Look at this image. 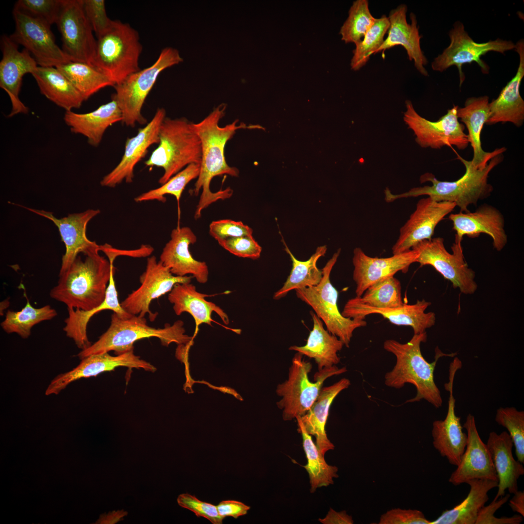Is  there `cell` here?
Returning <instances> with one entry per match:
<instances>
[{
    "mask_svg": "<svg viewBox=\"0 0 524 524\" xmlns=\"http://www.w3.org/2000/svg\"><path fill=\"white\" fill-rule=\"evenodd\" d=\"M219 514L223 519L232 517L235 519L246 515L250 507L244 503L236 500H223L216 506Z\"/></svg>",
    "mask_w": 524,
    "mask_h": 524,
    "instance_id": "cell-55",
    "label": "cell"
},
{
    "mask_svg": "<svg viewBox=\"0 0 524 524\" xmlns=\"http://www.w3.org/2000/svg\"><path fill=\"white\" fill-rule=\"evenodd\" d=\"M81 360L74 368L55 377L48 386L45 395H57L76 380L96 377L103 372L113 371L118 367L143 369L151 372L157 370L154 365L135 355L133 350L115 356L110 355L108 352L94 354Z\"/></svg>",
    "mask_w": 524,
    "mask_h": 524,
    "instance_id": "cell-18",
    "label": "cell"
},
{
    "mask_svg": "<svg viewBox=\"0 0 524 524\" xmlns=\"http://www.w3.org/2000/svg\"><path fill=\"white\" fill-rule=\"evenodd\" d=\"M458 158L464 165L465 172L457 180H439L432 174L426 173L421 176L420 182L430 181L432 183L431 185L414 187L398 194H393L387 188L384 191L386 201L391 202L400 198L425 195L437 201L453 202L459 208L460 212H469L468 207L470 205H476L479 200L487 198L491 195L493 187L488 182L489 175L502 162L504 157L503 154L496 155L482 170L476 169L471 161L466 160L459 155Z\"/></svg>",
    "mask_w": 524,
    "mask_h": 524,
    "instance_id": "cell-4",
    "label": "cell"
},
{
    "mask_svg": "<svg viewBox=\"0 0 524 524\" xmlns=\"http://www.w3.org/2000/svg\"><path fill=\"white\" fill-rule=\"evenodd\" d=\"M177 501L180 506L192 511L197 517L205 518L213 524H222L224 519L219 514L216 506L187 493L180 494Z\"/></svg>",
    "mask_w": 524,
    "mask_h": 524,
    "instance_id": "cell-50",
    "label": "cell"
},
{
    "mask_svg": "<svg viewBox=\"0 0 524 524\" xmlns=\"http://www.w3.org/2000/svg\"><path fill=\"white\" fill-rule=\"evenodd\" d=\"M510 497L507 494L499 498L487 506H484L480 510L475 524H519L523 521V517L520 514L510 517H496L495 512L505 504Z\"/></svg>",
    "mask_w": 524,
    "mask_h": 524,
    "instance_id": "cell-53",
    "label": "cell"
},
{
    "mask_svg": "<svg viewBox=\"0 0 524 524\" xmlns=\"http://www.w3.org/2000/svg\"><path fill=\"white\" fill-rule=\"evenodd\" d=\"M0 46L2 57L0 62V87L7 93L12 105L8 116L27 114L29 109L19 97L22 78L27 73L32 74L38 65L30 53L25 49L20 51L18 45L9 36H2Z\"/></svg>",
    "mask_w": 524,
    "mask_h": 524,
    "instance_id": "cell-21",
    "label": "cell"
},
{
    "mask_svg": "<svg viewBox=\"0 0 524 524\" xmlns=\"http://www.w3.org/2000/svg\"><path fill=\"white\" fill-rule=\"evenodd\" d=\"M183 322L176 321L172 325L166 324L164 328L148 326L144 317L132 315L123 318L114 312L110 327L98 340L77 355L80 360L91 355L115 352L116 355L133 350L138 340L150 337L158 338L162 344L167 346L172 343L187 344L191 337L184 334Z\"/></svg>",
    "mask_w": 524,
    "mask_h": 524,
    "instance_id": "cell-5",
    "label": "cell"
},
{
    "mask_svg": "<svg viewBox=\"0 0 524 524\" xmlns=\"http://www.w3.org/2000/svg\"><path fill=\"white\" fill-rule=\"evenodd\" d=\"M226 106L225 103L220 104L200 122L192 124L201 142L202 154L200 172L192 190V194L195 196L202 191L195 213L196 220L201 217L202 211L211 204L220 199L229 198L233 194V190L230 187L216 192H213L210 189L211 180L215 176L228 175L237 177L239 176V170L229 165L226 160L225 148L228 141L233 137L238 130L263 129L260 125L246 126L244 123L238 125L237 119L224 127L219 126L220 120L225 116Z\"/></svg>",
    "mask_w": 524,
    "mask_h": 524,
    "instance_id": "cell-1",
    "label": "cell"
},
{
    "mask_svg": "<svg viewBox=\"0 0 524 524\" xmlns=\"http://www.w3.org/2000/svg\"><path fill=\"white\" fill-rule=\"evenodd\" d=\"M450 44L443 51L435 57L431 63L432 69L442 72L451 66L458 69L459 87L465 79L462 70V66L476 62L483 74L489 73L490 67L481 57L490 51L504 54L515 49V44L511 40L497 38L484 43L475 42L466 31L464 24L456 21L448 32Z\"/></svg>",
    "mask_w": 524,
    "mask_h": 524,
    "instance_id": "cell-11",
    "label": "cell"
},
{
    "mask_svg": "<svg viewBox=\"0 0 524 524\" xmlns=\"http://www.w3.org/2000/svg\"><path fill=\"white\" fill-rule=\"evenodd\" d=\"M62 2V0H18L14 8L51 25L56 23Z\"/></svg>",
    "mask_w": 524,
    "mask_h": 524,
    "instance_id": "cell-48",
    "label": "cell"
},
{
    "mask_svg": "<svg viewBox=\"0 0 524 524\" xmlns=\"http://www.w3.org/2000/svg\"><path fill=\"white\" fill-rule=\"evenodd\" d=\"M21 206L50 220L57 227L66 247L59 275L68 268L79 253H82L86 256L98 253L101 250V245L89 240L86 233L88 222L100 213L98 209H88L82 213L69 214L59 219L50 212Z\"/></svg>",
    "mask_w": 524,
    "mask_h": 524,
    "instance_id": "cell-17",
    "label": "cell"
},
{
    "mask_svg": "<svg viewBox=\"0 0 524 524\" xmlns=\"http://www.w3.org/2000/svg\"><path fill=\"white\" fill-rule=\"evenodd\" d=\"M486 445L498 478L495 501L505 494L506 490L512 494L518 491V480L524 475V467L513 457V443L508 432H490Z\"/></svg>",
    "mask_w": 524,
    "mask_h": 524,
    "instance_id": "cell-30",
    "label": "cell"
},
{
    "mask_svg": "<svg viewBox=\"0 0 524 524\" xmlns=\"http://www.w3.org/2000/svg\"><path fill=\"white\" fill-rule=\"evenodd\" d=\"M303 356L299 352L294 355L288 379L277 388V393L281 397L277 405L282 410V418L285 421L304 415L316 400L324 381L347 371L345 367L339 368L336 365L324 368L315 373L314 382H312L309 378L312 364L306 361Z\"/></svg>",
    "mask_w": 524,
    "mask_h": 524,
    "instance_id": "cell-8",
    "label": "cell"
},
{
    "mask_svg": "<svg viewBox=\"0 0 524 524\" xmlns=\"http://www.w3.org/2000/svg\"><path fill=\"white\" fill-rule=\"evenodd\" d=\"M462 364L454 359L449 367V382L444 385L449 393L447 412L443 420H436L433 423L432 436L435 449L449 463L457 466L460 462L467 444V434L463 431L460 417L455 412L456 400L453 395V383L455 376Z\"/></svg>",
    "mask_w": 524,
    "mask_h": 524,
    "instance_id": "cell-20",
    "label": "cell"
},
{
    "mask_svg": "<svg viewBox=\"0 0 524 524\" xmlns=\"http://www.w3.org/2000/svg\"><path fill=\"white\" fill-rule=\"evenodd\" d=\"M463 427L467 431L466 446L459 463L448 479L449 482L458 486L473 479L498 482L489 450L478 434L473 415H467Z\"/></svg>",
    "mask_w": 524,
    "mask_h": 524,
    "instance_id": "cell-24",
    "label": "cell"
},
{
    "mask_svg": "<svg viewBox=\"0 0 524 524\" xmlns=\"http://www.w3.org/2000/svg\"><path fill=\"white\" fill-rule=\"evenodd\" d=\"M282 242L285 246V250L289 255L292 261V268L282 287L274 293L273 299L275 300L285 297L293 290L318 284L322 278V272L317 267V262L320 257L325 256L327 250L326 245L318 246L308 260L300 261L294 256L284 240H282Z\"/></svg>",
    "mask_w": 524,
    "mask_h": 524,
    "instance_id": "cell-39",
    "label": "cell"
},
{
    "mask_svg": "<svg viewBox=\"0 0 524 524\" xmlns=\"http://www.w3.org/2000/svg\"><path fill=\"white\" fill-rule=\"evenodd\" d=\"M26 296V305L19 311L9 310L0 326L7 333H15L23 339L28 338L31 329L35 325L44 321L52 319L57 315L56 311L50 305L39 308L33 307Z\"/></svg>",
    "mask_w": 524,
    "mask_h": 524,
    "instance_id": "cell-42",
    "label": "cell"
},
{
    "mask_svg": "<svg viewBox=\"0 0 524 524\" xmlns=\"http://www.w3.org/2000/svg\"><path fill=\"white\" fill-rule=\"evenodd\" d=\"M13 15L15 30L9 37L30 53L38 66L57 67L70 61L55 43L51 25L16 8Z\"/></svg>",
    "mask_w": 524,
    "mask_h": 524,
    "instance_id": "cell-15",
    "label": "cell"
},
{
    "mask_svg": "<svg viewBox=\"0 0 524 524\" xmlns=\"http://www.w3.org/2000/svg\"><path fill=\"white\" fill-rule=\"evenodd\" d=\"M376 18L372 15L367 0H357L353 2L348 13V16L341 27L339 33L345 43L356 45L370 29Z\"/></svg>",
    "mask_w": 524,
    "mask_h": 524,
    "instance_id": "cell-44",
    "label": "cell"
},
{
    "mask_svg": "<svg viewBox=\"0 0 524 524\" xmlns=\"http://www.w3.org/2000/svg\"><path fill=\"white\" fill-rule=\"evenodd\" d=\"M341 252L339 248L321 270L322 278L316 286L296 290L297 297L310 306L324 322L327 329L348 347L354 330L367 325L364 319L346 318L338 309V292L332 284L330 275Z\"/></svg>",
    "mask_w": 524,
    "mask_h": 524,
    "instance_id": "cell-9",
    "label": "cell"
},
{
    "mask_svg": "<svg viewBox=\"0 0 524 524\" xmlns=\"http://www.w3.org/2000/svg\"><path fill=\"white\" fill-rule=\"evenodd\" d=\"M31 74L41 93L66 111L80 108L84 101L70 82L56 67L38 66Z\"/></svg>",
    "mask_w": 524,
    "mask_h": 524,
    "instance_id": "cell-37",
    "label": "cell"
},
{
    "mask_svg": "<svg viewBox=\"0 0 524 524\" xmlns=\"http://www.w3.org/2000/svg\"><path fill=\"white\" fill-rule=\"evenodd\" d=\"M56 24L62 36V49L70 61L94 66L97 40L82 0H62Z\"/></svg>",
    "mask_w": 524,
    "mask_h": 524,
    "instance_id": "cell-14",
    "label": "cell"
},
{
    "mask_svg": "<svg viewBox=\"0 0 524 524\" xmlns=\"http://www.w3.org/2000/svg\"><path fill=\"white\" fill-rule=\"evenodd\" d=\"M115 267L112 269L111 277L103 302L98 307L88 311L67 308L68 317L65 320L64 331L68 338L72 339L76 346L83 350L91 344L87 334L88 323L95 314L103 310H111L123 318L131 317L121 307L114 278Z\"/></svg>",
    "mask_w": 524,
    "mask_h": 524,
    "instance_id": "cell-34",
    "label": "cell"
},
{
    "mask_svg": "<svg viewBox=\"0 0 524 524\" xmlns=\"http://www.w3.org/2000/svg\"><path fill=\"white\" fill-rule=\"evenodd\" d=\"M310 314L313 328L310 332L306 344L303 346L292 345L289 350L295 351L313 359L319 371L340 362V358L338 352L341 350L344 344L337 336L325 329L323 322L313 311H311Z\"/></svg>",
    "mask_w": 524,
    "mask_h": 524,
    "instance_id": "cell-36",
    "label": "cell"
},
{
    "mask_svg": "<svg viewBox=\"0 0 524 524\" xmlns=\"http://www.w3.org/2000/svg\"><path fill=\"white\" fill-rule=\"evenodd\" d=\"M192 124L185 118L166 117L162 123L159 145L145 162L146 166L163 168L158 181L161 185L188 165L200 164L201 142Z\"/></svg>",
    "mask_w": 524,
    "mask_h": 524,
    "instance_id": "cell-6",
    "label": "cell"
},
{
    "mask_svg": "<svg viewBox=\"0 0 524 524\" xmlns=\"http://www.w3.org/2000/svg\"><path fill=\"white\" fill-rule=\"evenodd\" d=\"M182 61L177 49L165 48L151 66L131 74L114 86L115 93L112 97L117 101L121 109L122 123L131 127L137 123H147V119L142 115V109L159 74L165 69Z\"/></svg>",
    "mask_w": 524,
    "mask_h": 524,
    "instance_id": "cell-10",
    "label": "cell"
},
{
    "mask_svg": "<svg viewBox=\"0 0 524 524\" xmlns=\"http://www.w3.org/2000/svg\"><path fill=\"white\" fill-rule=\"evenodd\" d=\"M430 305V302L422 299L414 304H404L396 308H376L360 302L355 297L347 301L342 314L346 318L364 319L368 315L378 314L394 325L410 327L414 334H419L435 324V314L425 312Z\"/></svg>",
    "mask_w": 524,
    "mask_h": 524,
    "instance_id": "cell-25",
    "label": "cell"
},
{
    "mask_svg": "<svg viewBox=\"0 0 524 524\" xmlns=\"http://www.w3.org/2000/svg\"><path fill=\"white\" fill-rule=\"evenodd\" d=\"M217 242L225 249L239 257L257 260L260 257L262 250L253 236L229 238Z\"/></svg>",
    "mask_w": 524,
    "mask_h": 524,
    "instance_id": "cell-49",
    "label": "cell"
},
{
    "mask_svg": "<svg viewBox=\"0 0 524 524\" xmlns=\"http://www.w3.org/2000/svg\"><path fill=\"white\" fill-rule=\"evenodd\" d=\"M456 207L453 202L437 201L429 196L420 199L414 211L400 228L398 238L392 247L393 255L404 252L419 242L431 239L437 225Z\"/></svg>",
    "mask_w": 524,
    "mask_h": 524,
    "instance_id": "cell-19",
    "label": "cell"
},
{
    "mask_svg": "<svg viewBox=\"0 0 524 524\" xmlns=\"http://www.w3.org/2000/svg\"><path fill=\"white\" fill-rule=\"evenodd\" d=\"M193 277L176 276L155 256H151L147 258L145 271L140 277L141 285L120 303L121 306L132 315L144 317L148 314L149 320L153 321L158 313L151 311V301L170 292L178 283H190Z\"/></svg>",
    "mask_w": 524,
    "mask_h": 524,
    "instance_id": "cell-16",
    "label": "cell"
},
{
    "mask_svg": "<svg viewBox=\"0 0 524 524\" xmlns=\"http://www.w3.org/2000/svg\"><path fill=\"white\" fill-rule=\"evenodd\" d=\"M361 303L376 308H393L403 306L401 285L393 276L387 278L369 287L360 297Z\"/></svg>",
    "mask_w": 524,
    "mask_h": 524,
    "instance_id": "cell-43",
    "label": "cell"
},
{
    "mask_svg": "<svg viewBox=\"0 0 524 524\" xmlns=\"http://www.w3.org/2000/svg\"><path fill=\"white\" fill-rule=\"evenodd\" d=\"M64 120L71 132L85 136L93 147L100 143L106 130L122 120L121 109L115 98L89 113L80 114L66 111Z\"/></svg>",
    "mask_w": 524,
    "mask_h": 524,
    "instance_id": "cell-32",
    "label": "cell"
},
{
    "mask_svg": "<svg viewBox=\"0 0 524 524\" xmlns=\"http://www.w3.org/2000/svg\"><path fill=\"white\" fill-rule=\"evenodd\" d=\"M407 12V6L405 4H401L390 11L388 36L374 54L381 52L384 58L386 50L401 45L406 50L409 60L413 61L418 72L424 76H428V72L425 68L427 60L421 48L422 37L419 34L416 17L414 13H411V23L409 24L406 18Z\"/></svg>",
    "mask_w": 524,
    "mask_h": 524,
    "instance_id": "cell-28",
    "label": "cell"
},
{
    "mask_svg": "<svg viewBox=\"0 0 524 524\" xmlns=\"http://www.w3.org/2000/svg\"><path fill=\"white\" fill-rule=\"evenodd\" d=\"M519 57V65L515 76L502 88L498 96L489 103V115L486 124L510 122L517 127L524 122V100L520 87L524 77V41L521 39L515 44L514 49Z\"/></svg>",
    "mask_w": 524,
    "mask_h": 524,
    "instance_id": "cell-29",
    "label": "cell"
},
{
    "mask_svg": "<svg viewBox=\"0 0 524 524\" xmlns=\"http://www.w3.org/2000/svg\"><path fill=\"white\" fill-rule=\"evenodd\" d=\"M350 385V380L343 378L330 386L323 387L309 411L300 417L307 432L315 437V444L324 456L327 451L334 449L325 430L330 407L336 397Z\"/></svg>",
    "mask_w": 524,
    "mask_h": 524,
    "instance_id": "cell-33",
    "label": "cell"
},
{
    "mask_svg": "<svg viewBox=\"0 0 524 524\" xmlns=\"http://www.w3.org/2000/svg\"><path fill=\"white\" fill-rule=\"evenodd\" d=\"M85 15L97 37L105 32L113 20L106 14L104 0H82Z\"/></svg>",
    "mask_w": 524,
    "mask_h": 524,
    "instance_id": "cell-52",
    "label": "cell"
},
{
    "mask_svg": "<svg viewBox=\"0 0 524 524\" xmlns=\"http://www.w3.org/2000/svg\"><path fill=\"white\" fill-rule=\"evenodd\" d=\"M418 256L417 251L411 249L390 257H371L360 248H355L352 262L356 296H361L371 285L393 276L398 272H407L410 265L416 262Z\"/></svg>",
    "mask_w": 524,
    "mask_h": 524,
    "instance_id": "cell-23",
    "label": "cell"
},
{
    "mask_svg": "<svg viewBox=\"0 0 524 524\" xmlns=\"http://www.w3.org/2000/svg\"><path fill=\"white\" fill-rule=\"evenodd\" d=\"M380 524H430L424 514L418 510L393 509L381 517Z\"/></svg>",
    "mask_w": 524,
    "mask_h": 524,
    "instance_id": "cell-54",
    "label": "cell"
},
{
    "mask_svg": "<svg viewBox=\"0 0 524 524\" xmlns=\"http://www.w3.org/2000/svg\"><path fill=\"white\" fill-rule=\"evenodd\" d=\"M412 249L418 253L416 262L421 266H432L449 280L454 288H458L463 294L472 295L476 292L477 284L475 280V272L465 260L461 241L455 240L451 246L452 253L447 251L444 239L441 237L425 240Z\"/></svg>",
    "mask_w": 524,
    "mask_h": 524,
    "instance_id": "cell-12",
    "label": "cell"
},
{
    "mask_svg": "<svg viewBox=\"0 0 524 524\" xmlns=\"http://www.w3.org/2000/svg\"><path fill=\"white\" fill-rule=\"evenodd\" d=\"M200 168L199 164L193 163L188 165L160 187L141 194L134 198V201L141 202L155 200L164 202L166 201L164 196L171 195L174 196L179 202L186 186L198 177Z\"/></svg>",
    "mask_w": 524,
    "mask_h": 524,
    "instance_id": "cell-45",
    "label": "cell"
},
{
    "mask_svg": "<svg viewBox=\"0 0 524 524\" xmlns=\"http://www.w3.org/2000/svg\"><path fill=\"white\" fill-rule=\"evenodd\" d=\"M253 230L241 221L222 219L213 221L209 226V234L217 242L229 238L252 236Z\"/></svg>",
    "mask_w": 524,
    "mask_h": 524,
    "instance_id": "cell-51",
    "label": "cell"
},
{
    "mask_svg": "<svg viewBox=\"0 0 524 524\" xmlns=\"http://www.w3.org/2000/svg\"><path fill=\"white\" fill-rule=\"evenodd\" d=\"M209 295L198 292L195 286L190 283L176 284L168 295L169 302L177 315L184 312L191 314L195 320L196 328L203 323L211 326L212 313H216L225 324L229 323L227 314L215 304L205 298Z\"/></svg>",
    "mask_w": 524,
    "mask_h": 524,
    "instance_id": "cell-35",
    "label": "cell"
},
{
    "mask_svg": "<svg viewBox=\"0 0 524 524\" xmlns=\"http://www.w3.org/2000/svg\"><path fill=\"white\" fill-rule=\"evenodd\" d=\"M509 501V506L513 511L524 516V491H517Z\"/></svg>",
    "mask_w": 524,
    "mask_h": 524,
    "instance_id": "cell-57",
    "label": "cell"
},
{
    "mask_svg": "<svg viewBox=\"0 0 524 524\" xmlns=\"http://www.w3.org/2000/svg\"><path fill=\"white\" fill-rule=\"evenodd\" d=\"M495 421L507 429L517 460L524 464V411L514 407H501L496 411Z\"/></svg>",
    "mask_w": 524,
    "mask_h": 524,
    "instance_id": "cell-47",
    "label": "cell"
},
{
    "mask_svg": "<svg viewBox=\"0 0 524 524\" xmlns=\"http://www.w3.org/2000/svg\"><path fill=\"white\" fill-rule=\"evenodd\" d=\"M318 521L323 524H352V517L345 510L337 512L330 508L326 517L319 518Z\"/></svg>",
    "mask_w": 524,
    "mask_h": 524,
    "instance_id": "cell-56",
    "label": "cell"
},
{
    "mask_svg": "<svg viewBox=\"0 0 524 524\" xmlns=\"http://www.w3.org/2000/svg\"><path fill=\"white\" fill-rule=\"evenodd\" d=\"M165 114L164 108H158L150 121L139 129L136 135L127 139L121 160L103 178L101 186L115 187L123 180L127 183L132 181L135 165L145 156L151 145L159 143V130Z\"/></svg>",
    "mask_w": 524,
    "mask_h": 524,
    "instance_id": "cell-22",
    "label": "cell"
},
{
    "mask_svg": "<svg viewBox=\"0 0 524 524\" xmlns=\"http://www.w3.org/2000/svg\"><path fill=\"white\" fill-rule=\"evenodd\" d=\"M107 257L97 253L86 255L82 260L78 255L68 268L59 275L57 284L50 292V297L69 309L88 311L99 306L104 300L116 258Z\"/></svg>",
    "mask_w": 524,
    "mask_h": 524,
    "instance_id": "cell-3",
    "label": "cell"
},
{
    "mask_svg": "<svg viewBox=\"0 0 524 524\" xmlns=\"http://www.w3.org/2000/svg\"><path fill=\"white\" fill-rule=\"evenodd\" d=\"M97 38L94 66L114 86L140 70L142 46L138 33L130 25L113 20L109 29Z\"/></svg>",
    "mask_w": 524,
    "mask_h": 524,
    "instance_id": "cell-7",
    "label": "cell"
},
{
    "mask_svg": "<svg viewBox=\"0 0 524 524\" xmlns=\"http://www.w3.org/2000/svg\"><path fill=\"white\" fill-rule=\"evenodd\" d=\"M426 332L414 334L407 343L402 344L393 340H386L384 349L393 354L396 363L393 369L384 377L385 384L389 387L399 389L405 384L415 387V396L406 403L418 402L425 399L436 408L442 406V399L439 389L435 383L434 372L438 359L443 356L453 357L456 353L444 354L437 347L435 360L429 362L423 356L420 345L426 341Z\"/></svg>",
    "mask_w": 524,
    "mask_h": 524,
    "instance_id": "cell-2",
    "label": "cell"
},
{
    "mask_svg": "<svg viewBox=\"0 0 524 524\" xmlns=\"http://www.w3.org/2000/svg\"><path fill=\"white\" fill-rule=\"evenodd\" d=\"M466 483L470 487L466 497L452 509L443 511L430 524H475L480 510L489 500L488 492L497 487L498 482L473 479Z\"/></svg>",
    "mask_w": 524,
    "mask_h": 524,
    "instance_id": "cell-38",
    "label": "cell"
},
{
    "mask_svg": "<svg viewBox=\"0 0 524 524\" xmlns=\"http://www.w3.org/2000/svg\"><path fill=\"white\" fill-rule=\"evenodd\" d=\"M405 103L404 120L413 131L420 147L439 149L454 146L459 150L467 147L469 142L464 126L458 121V106L454 105L437 121H431L419 115L411 101L407 100Z\"/></svg>",
    "mask_w": 524,
    "mask_h": 524,
    "instance_id": "cell-13",
    "label": "cell"
},
{
    "mask_svg": "<svg viewBox=\"0 0 524 524\" xmlns=\"http://www.w3.org/2000/svg\"><path fill=\"white\" fill-rule=\"evenodd\" d=\"M298 432L302 438V445L307 462L303 466L309 474L310 492H314L318 488L333 484V478L338 476V468L328 464L314 443L311 436L306 430L300 417L295 418Z\"/></svg>",
    "mask_w": 524,
    "mask_h": 524,
    "instance_id": "cell-40",
    "label": "cell"
},
{
    "mask_svg": "<svg viewBox=\"0 0 524 524\" xmlns=\"http://www.w3.org/2000/svg\"><path fill=\"white\" fill-rule=\"evenodd\" d=\"M489 98L487 96L470 97L466 99L464 106L458 108L457 115L466 127L468 141L473 150L471 162L477 169H484L491 159L506 151L505 147L486 152L481 146V133L489 115Z\"/></svg>",
    "mask_w": 524,
    "mask_h": 524,
    "instance_id": "cell-31",
    "label": "cell"
},
{
    "mask_svg": "<svg viewBox=\"0 0 524 524\" xmlns=\"http://www.w3.org/2000/svg\"><path fill=\"white\" fill-rule=\"evenodd\" d=\"M56 67L70 82L84 101L102 88L114 87L105 75L88 64L69 61Z\"/></svg>",
    "mask_w": 524,
    "mask_h": 524,
    "instance_id": "cell-41",
    "label": "cell"
},
{
    "mask_svg": "<svg viewBox=\"0 0 524 524\" xmlns=\"http://www.w3.org/2000/svg\"><path fill=\"white\" fill-rule=\"evenodd\" d=\"M390 27L388 17L383 15L376 18L370 29L362 39L356 44L351 60V69L357 71L363 67L369 61L371 55L378 49L383 44L384 35Z\"/></svg>",
    "mask_w": 524,
    "mask_h": 524,
    "instance_id": "cell-46",
    "label": "cell"
},
{
    "mask_svg": "<svg viewBox=\"0 0 524 524\" xmlns=\"http://www.w3.org/2000/svg\"><path fill=\"white\" fill-rule=\"evenodd\" d=\"M448 218L456 231V240L461 241L464 235L475 238L485 233L492 238L493 247L498 251L507 243L504 216L492 205H481L474 212L451 213Z\"/></svg>",
    "mask_w": 524,
    "mask_h": 524,
    "instance_id": "cell-26",
    "label": "cell"
},
{
    "mask_svg": "<svg viewBox=\"0 0 524 524\" xmlns=\"http://www.w3.org/2000/svg\"><path fill=\"white\" fill-rule=\"evenodd\" d=\"M196 240V235L189 227L173 229L170 239L163 249L160 261L176 276L190 274L199 283H205L208 279V267L205 262L195 259L189 250V246Z\"/></svg>",
    "mask_w": 524,
    "mask_h": 524,
    "instance_id": "cell-27",
    "label": "cell"
}]
</instances>
